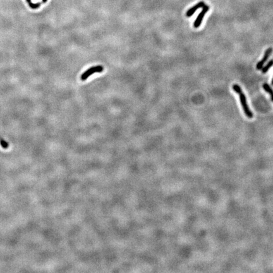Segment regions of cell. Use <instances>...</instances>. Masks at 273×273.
Wrapping results in <instances>:
<instances>
[{
	"label": "cell",
	"instance_id": "52a82bcc",
	"mask_svg": "<svg viewBox=\"0 0 273 273\" xmlns=\"http://www.w3.org/2000/svg\"><path fill=\"white\" fill-rule=\"evenodd\" d=\"M272 66H273V59H271L266 64V66H264L261 69L262 74H266L267 72L269 71V70Z\"/></svg>",
	"mask_w": 273,
	"mask_h": 273
},
{
	"label": "cell",
	"instance_id": "7a4b0ae2",
	"mask_svg": "<svg viewBox=\"0 0 273 273\" xmlns=\"http://www.w3.org/2000/svg\"><path fill=\"white\" fill-rule=\"evenodd\" d=\"M103 70H104V67L101 65L92 66L89 68V69L87 70L85 72H84V73L82 74V75H81V80L84 81V80H87L92 74H94L95 73H101Z\"/></svg>",
	"mask_w": 273,
	"mask_h": 273
},
{
	"label": "cell",
	"instance_id": "9c48e42d",
	"mask_svg": "<svg viewBox=\"0 0 273 273\" xmlns=\"http://www.w3.org/2000/svg\"><path fill=\"white\" fill-rule=\"evenodd\" d=\"M0 144L3 149H8V144L2 138H0Z\"/></svg>",
	"mask_w": 273,
	"mask_h": 273
},
{
	"label": "cell",
	"instance_id": "277c9868",
	"mask_svg": "<svg viewBox=\"0 0 273 273\" xmlns=\"http://www.w3.org/2000/svg\"><path fill=\"white\" fill-rule=\"evenodd\" d=\"M272 48L269 47V48H268V49H267L266 51H265V53H264V55L262 59L260 60L259 62H258L257 64V65H256L257 70H259L262 69V68H263V66L264 65L265 63H266L267 61L268 58H269L270 55H271V54L272 53Z\"/></svg>",
	"mask_w": 273,
	"mask_h": 273
},
{
	"label": "cell",
	"instance_id": "8fae6325",
	"mask_svg": "<svg viewBox=\"0 0 273 273\" xmlns=\"http://www.w3.org/2000/svg\"><path fill=\"white\" fill-rule=\"evenodd\" d=\"M271 84H272V86H273V79H272V82H271Z\"/></svg>",
	"mask_w": 273,
	"mask_h": 273
},
{
	"label": "cell",
	"instance_id": "ba28073f",
	"mask_svg": "<svg viewBox=\"0 0 273 273\" xmlns=\"http://www.w3.org/2000/svg\"><path fill=\"white\" fill-rule=\"evenodd\" d=\"M26 1L28 3V4H29V6L32 9H37L41 5V3H33L31 1V0H26Z\"/></svg>",
	"mask_w": 273,
	"mask_h": 273
},
{
	"label": "cell",
	"instance_id": "30bf717a",
	"mask_svg": "<svg viewBox=\"0 0 273 273\" xmlns=\"http://www.w3.org/2000/svg\"><path fill=\"white\" fill-rule=\"evenodd\" d=\"M47 0H42V3H46V2H47Z\"/></svg>",
	"mask_w": 273,
	"mask_h": 273
},
{
	"label": "cell",
	"instance_id": "8992f818",
	"mask_svg": "<svg viewBox=\"0 0 273 273\" xmlns=\"http://www.w3.org/2000/svg\"><path fill=\"white\" fill-rule=\"evenodd\" d=\"M262 87H263V89L265 90V91L267 92L268 94H269L272 101L273 102V90L271 87V86L269 85L268 83H264L262 85Z\"/></svg>",
	"mask_w": 273,
	"mask_h": 273
},
{
	"label": "cell",
	"instance_id": "6da1fadb",
	"mask_svg": "<svg viewBox=\"0 0 273 273\" xmlns=\"http://www.w3.org/2000/svg\"><path fill=\"white\" fill-rule=\"evenodd\" d=\"M233 89L234 90V91L236 92V94H238L239 95L240 103H241V105H242V106L244 113L245 114L247 117H248V118H252L253 116H254V115H253L252 112L250 110L249 107H248V105L247 102L246 96L243 92L240 86H238V84H234V85L233 86Z\"/></svg>",
	"mask_w": 273,
	"mask_h": 273
},
{
	"label": "cell",
	"instance_id": "5b68a950",
	"mask_svg": "<svg viewBox=\"0 0 273 273\" xmlns=\"http://www.w3.org/2000/svg\"><path fill=\"white\" fill-rule=\"evenodd\" d=\"M204 5H205V3L203 1H200L199 3L196 4L195 5H194V6H192V8H190L187 11L186 16L187 17H192V16L195 13V12L199 8H202Z\"/></svg>",
	"mask_w": 273,
	"mask_h": 273
},
{
	"label": "cell",
	"instance_id": "3957f363",
	"mask_svg": "<svg viewBox=\"0 0 273 273\" xmlns=\"http://www.w3.org/2000/svg\"><path fill=\"white\" fill-rule=\"evenodd\" d=\"M209 6L208 5H205L202 7V10L201 12H200V13L199 14V15L197 16V17L196 20L194 22V26L195 28H199L200 27V25H201L202 22L203 21L204 18V16H205V15L206 14V13H207V11H209Z\"/></svg>",
	"mask_w": 273,
	"mask_h": 273
}]
</instances>
